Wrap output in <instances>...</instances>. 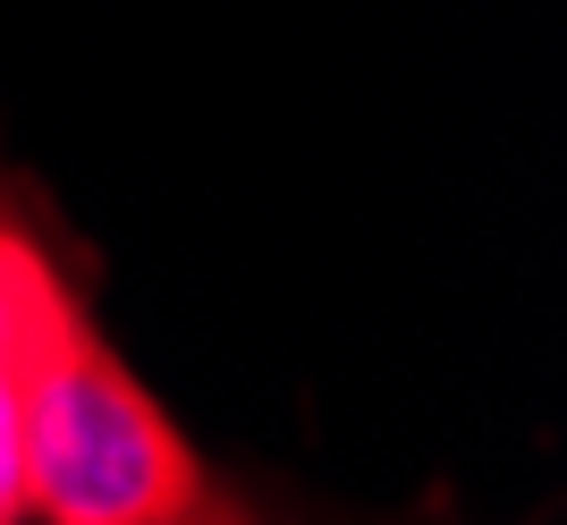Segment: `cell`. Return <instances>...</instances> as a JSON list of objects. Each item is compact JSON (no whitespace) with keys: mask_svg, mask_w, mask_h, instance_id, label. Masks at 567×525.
<instances>
[{"mask_svg":"<svg viewBox=\"0 0 567 525\" xmlns=\"http://www.w3.org/2000/svg\"><path fill=\"white\" fill-rule=\"evenodd\" d=\"M204 457L76 313L18 399V517L162 525L204 501Z\"/></svg>","mask_w":567,"mask_h":525,"instance_id":"6da1fadb","label":"cell"},{"mask_svg":"<svg viewBox=\"0 0 567 525\" xmlns=\"http://www.w3.org/2000/svg\"><path fill=\"white\" fill-rule=\"evenodd\" d=\"M76 313L85 306L69 297L60 262L25 238L18 220H0V517H18V399H25V373L43 364V348L69 331Z\"/></svg>","mask_w":567,"mask_h":525,"instance_id":"7a4b0ae2","label":"cell"},{"mask_svg":"<svg viewBox=\"0 0 567 525\" xmlns=\"http://www.w3.org/2000/svg\"><path fill=\"white\" fill-rule=\"evenodd\" d=\"M162 525H262V517H255L246 501H229L220 483H204V501H195V508H178V517H162Z\"/></svg>","mask_w":567,"mask_h":525,"instance_id":"3957f363","label":"cell"},{"mask_svg":"<svg viewBox=\"0 0 567 525\" xmlns=\"http://www.w3.org/2000/svg\"><path fill=\"white\" fill-rule=\"evenodd\" d=\"M0 525H18V517H0Z\"/></svg>","mask_w":567,"mask_h":525,"instance_id":"277c9868","label":"cell"}]
</instances>
